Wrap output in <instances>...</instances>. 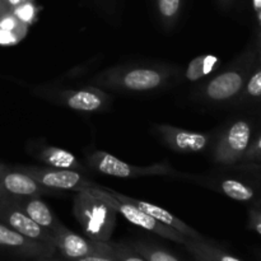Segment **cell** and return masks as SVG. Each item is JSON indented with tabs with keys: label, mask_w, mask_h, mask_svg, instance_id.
<instances>
[{
	"label": "cell",
	"mask_w": 261,
	"mask_h": 261,
	"mask_svg": "<svg viewBox=\"0 0 261 261\" xmlns=\"http://www.w3.org/2000/svg\"><path fill=\"white\" fill-rule=\"evenodd\" d=\"M0 222L28 239L54 245L53 233L32 221L19 206L13 203L10 196L7 194L0 198Z\"/></svg>",
	"instance_id": "52a82bcc"
},
{
	"label": "cell",
	"mask_w": 261,
	"mask_h": 261,
	"mask_svg": "<svg viewBox=\"0 0 261 261\" xmlns=\"http://www.w3.org/2000/svg\"><path fill=\"white\" fill-rule=\"evenodd\" d=\"M22 38L14 32H10V31L2 30L0 28V46H12L18 43Z\"/></svg>",
	"instance_id": "484cf974"
},
{
	"label": "cell",
	"mask_w": 261,
	"mask_h": 261,
	"mask_svg": "<svg viewBox=\"0 0 261 261\" xmlns=\"http://www.w3.org/2000/svg\"><path fill=\"white\" fill-rule=\"evenodd\" d=\"M66 261H115L111 255H92V256L82 257V259L75 260H66Z\"/></svg>",
	"instance_id": "83f0119b"
},
{
	"label": "cell",
	"mask_w": 261,
	"mask_h": 261,
	"mask_svg": "<svg viewBox=\"0 0 261 261\" xmlns=\"http://www.w3.org/2000/svg\"><path fill=\"white\" fill-rule=\"evenodd\" d=\"M0 249L7 250L18 256L35 260L54 256L56 252V247L54 245L28 239L19 232L5 226L2 222H0Z\"/></svg>",
	"instance_id": "ba28073f"
},
{
	"label": "cell",
	"mask_w": 261,
	"mask_h": 261,
	"mask_svg": "<svg viewBox=\"0 0 261 261\" xmlns=\"http://www.w3.org/2000/svg\"><path fill=\"white\" fill-rule=\"evenodd\" d=\"M0 28L2 30L10 31V32H14L19 36L20 38L24 37L27 35L28 25L24 23L20 22L17 17L12 13V10H7L5 13H3L0 15Z\"/></svg>",
	"instance_id": "7402d4cb"
},
{
	"label": "cell",
	"mask_w": 261,
	"mask_h": 261,
	"mask_svg": "<svg viewBox=\"0 0 261 261\" xmlns=\"http://www.w3.org/2000/svg\"><path fill=\"white\" fill-rule=\"evenodd\" d=\"M73 213L84 234L96 241L109 242L116 226L117 212L88 189L76 191Z\"/></svg>",
	"instance_id": "6da1fadb"
},
{
	"label": "cell",
	"mask_w": 261,
	"mask_h": 261,
	"mask_svg": "<svg viewBox=\"0 0 261 261\" xmlns=\"http://www.w3.org/2000/svg\"><path fill=\"white\" fill-rule=\"evenodd\" d=\"M89 167L93 168L102 175L112 177L132 178L140 176H173L177 175L175 170L167 162L155 163L152 166H133L124 161L119 160L115 155L103 150H96L87 158Z\"/></svg>",
	"instance_id": "277c9868"
},
{
	"label": "cell",
	"mask_w": 261,
	"mask_h": 261,
	"mask_svg": "<svg viewBox=\"0 0 261 261\" xmlns=\"http://www.w3.org/2000/svg\"><path fill=\"white\" fill-rule=\"evenodd\" d=\"M106 190L109 191V193L111 194L114 198H116L117 200H121V201H125V203L133 204V205L137 206L138 209L143 211L144 213L149 214L150 217L155 218L158 222H161V223H163V224H166V226L173 228L175 231H177L178 233L182 234V236L188 237V239H191V240L203 239V236H201L198 231H195L193 227L188 226L185 222H182L181 219H178L177 217L173 216L171 212L166 211V209L161 208V206H158V205H154V204H152V203H148V201H145V200H139V199H134V198H130V196L122 195V194L117 193V191H114V190H110V189H107V188H106Z\"/></svg>",
	"instance_id": "7c38bea8"
},
{
	"label": "cell",
	"mask_w": 261,
	"mask_h": 261,
	"mask_svg": "<svg viewBox=\"0 0 261 261\" xmlns=\"http://www.w3.org/2000/svg\"><path fill=\"white\" fill-rule=\"evenodd\" d=\"M54 245L66 260L82 259L92 255H111V242H102L83 237L66 228L64 224L53 233Z\"/></svg>",
	"instance_id": "5b68a950"
},
{
	"label": "cell",
	"mask_w": 261,
	"mask_h": 261,
	"mask_svg": "<svg viewBox=\"0 0 261 261\" xmlns=\"http://www.w3.org/2000/svg\"><path fill=\"white\" fill-rule=\"evenodd\" d=\"M25 2H33V0H5V3H7V5L9 9H13V8L17 7V5L23 4V3H25Z\"/></svg>",
	"instance_id": "f1b7e54d"
},
{
	"label": "cell",
	"mask_w": 261,
	"mask_h": 261,
	"mask_svg": "<svg viewBox=\"0 0 261 261\" xmlns=\"http://www.w3.org/2000/svg\"><path fill=\"white\" fill-rule=\"evenodd\" d=\"M54 98L59 103L81 112H96L106 109L110 103V96L97 87H86L79 89H64L56 92Z\"/></svg>",
	"instance_id": "9c48e42d"
},
{
	"label": "cell",
	"mask_w": 261,
	"mask_h": 261,
	"mask_svg": "<svg viewBox=\"0 0 261 261\" xmlns=\"http://www.w3.org/2000/svg\"><path fill=\"white\" fill-rule=\"evenodd\" d=\"M184 246H185L186 250L190 252L191 256L194 257V260H195V261H213L211 259V257L206 256V255L204 254L201 250H199L198 247H196V245L194 244V241L191 239L186 240V242H185V245H184Z\"/></svg>",
	"instance_id": "d4e9b609"
},
{
	"label": "cell",
	"mask_w": 261,
	"mask_h": 261,
	"mask_svg": "<svg viewBox=\"0 0 261 261\" xmlns=\"http://www.w3.org/2000/svg\"><path fill=\"white\" fill-rule=\"evenodd\" d=\"M41 162L46 163L48 167L63 168V170L86 171V167L79 162L73 153L69 150L61 149L56 147H46L38 153Z\"/></svg>",
	"instance_id": "2e32d148"
},
{
	"label": "cell",
	"mask_w": 261,
	"mask_h": 261,
	"mask_svg": "<svg viewBox=\"0 0 261 261\" xmlns=\"http://www.w3.org/2000/svg\"><path fill=\"white\" fill-rule=\"evenodd\" d=\"M88 190L91 191L93 195H96L97 198L106 201L109 205H111L112 208L117 212V214H121L127 222H130V223L134 224V226L140 227V228L143 229H147V231L158 234V236L163 237V239L171 240V241L176 242V244L185 245L188 237L182 236V234L178 233L177 231H175V229L171 228V227L158 222L157 219L150 217L149 214L144 213V212L140 211V209H138L137 206H134L133 204L117 200V199L114 198L103 186L91 188L88 189Z\"/></svg>",
	"instance_id": "3957f363"
},
{
	"label": "cell",
	"mask_w": 261,
	"mask_h": 261,
	"mask_svg": "<svg viewBox=\"0 0 261 261\" xmlns=\"http://www.w3.org/2000/svg\"><path fill=\"white\" fill-rule=\"evenodd\" d=\"M9 196L13 203L19 206L32 221L51 233L58 231L61 226L60 221L54 216L47 204L41 200L40 196Z\"/></svg>",
	"instance_id": "5bb4252c"
},
{
	"label": "cell",
	"mask_w": 261,
	"mask_h": 261,
	"mask_svg": "<svg viewBox=\"0 0 261 261\" xmlns=\"http://www.w3.org/2000/svg\"><path fill=\"white\" fill-rule=\"evenodd\" d=\"M19 168L48 190L79 191L82 189L101 186L84 177L79 171L54 167H37V166H28V167Z\"/></svg>",
	"instance_id": "8992f818"
},
{
	"label": "cell",
	"mask_w": 261,
	"mask_h": 261,
	"mask_svg": "<svg viewBox=\"0 0 261 261\" xmlns=\"http://www.w3.org/2000/svg\"><path fill=\"white\" fill-rule=\"evenodd\" d=\"M250 129L249 124L245 121H237L231 126L226 137L219 142L218 147L216 148L214 160L217 162H231L237 157L240 153L246 150L250 142Z\"/></svg>",
	"instance_id": "4fadbf2b"
},
{
	"label": "cell",
	"mask_w": 261,
	"mask_h": 261,
	"mask_svg": "<svg viewBox=\"0 0 261 261\" xmlns=\"http://www.w3.org/2000/svg\"><path fill=\"white\" fill-rule=\"evenodd\" d=\"M247 92L251 96H260L261 94V71L255 74L251 79H250L249 84H247Z\"/></svg>",
	"instance_id": "4316f807"
},
{
	"label": "cell",
	"mask_w": 261,
	"mask_h": 261,
	"mask_svg": "<svg viewBox=\"0 0 261 261\" xmlns=\"http://www.w3.org/2000/svg\"><path fill=\"white\" fill-rule=\"evenodd\" d=\"M135 252L144 257L147 261H181L173 254L168 252L167 250H163L161 247L152 246L149 244H143V242H135L130 245Z\"/></svg>",
	"instance_id": "d6986e66"
},
{
	"label": "cell",
	"mask_w": 261,
	"mask_h": 261,
	"mask_svg": "<svg viewBox=\"0 0 261 261\" xmlns=\"http://www.w3.org/2000/svg\"><path fill=\"white\" fill-rule=\"evenodd\" d=\"M99 2H101L102 4H107V5H109V4H111L112 0H99Z\"/></svg>",
	"instance_id": "836d02e7"
},
{
	"label": "cell",
	"mask_w": 261,
	"mask_h": 261,
	"mask_svg": "<svg viewBox=\"0 0 261 261\" xmlns=\"http://www.w3.org/2000/svg\"><path fill=\"white\" fill-rule=\"evenodd\" d=\"M112 244V252L111 256L115 261H147L143 256H140L138 252H135L132 249V246L122 244Z\"/></svg>",
	"instance_id": "cb8c5ba5"
},
{
	"label": "cell",
	"mask_w": 261,
	"mask_h": 261,
	"mask_svg": "<svg viewBox=\"0 0 261 261\" xmlns=\"http://www.w3.org/2000/svg\"><path fill=\"white\" fill-rule=\"evenodd\" d=\"M7 10H10L9 8H8L7 3H5V0H0V15L3 14V13H5Z\"/></svg>",
	"instance_id": "f546056e"
},
{
	"label": "cell",
	"mask_w": 261,
	"mask_h": 261,
	"mask_svg": "<svg viewBox=\"0 0 261 261\" xmlns=\"http://www.w3.org/2000/svg\"><path fill=\"white\" fill-rule=\"evenodd\" d=\"M221 189L227 196L239 201H247L254 196V191L245 184L236 180L222 181Z\"/></svg>",
	"instance_id": "ffe728a7"
},
{
	"label": "cell",
	"mask_w": 261,
	"mask_h": 261,
	"mask_svg": "<svg viewBox=\"0 0 261 261\" xmlns=\"http://www.w3.org/2000/svg\"><path fill=\"white\" fill-rule=\"evenodd\" d=\"M244 79L237 71H226L212 79L204 88V93L209 99L223 101L233 97L242 88Z\"/></svg>",
	"instance_id": "9a60e30c"
},
{
	"label": "cell",
	"mask_w": 261,
	"mask_h": 261,
	"mask_svg": "<svg viewBox=\"0 0 261 261\" xmlns=\"http://www.w3.org/2000/svg\"><path fill=\"white\" fill-rule=\"evenodd\" d=\"M255 8H261V0H254Z\"/></svg>",
	"instance_id": "d6a6232c"
},
{
	"label": "cell",
	"mask_w": 261,
	"mask_h": 261,
	"mask_svg": "<svg viewBox=\"0 0 261 261\" xmlns=\"http://www.w3.org/2000/svg\"><path fill=\"white\" fill-rule=\"evenodd\" d=\"M254 228H255V231L257 232V233L261 234V221H257L256 223H255Z\"/></svg>",
	"instance_id": "4dcf8cb0"
},
{
	"label": "cell",
	"mask_w": 261,
	"mask_h": 261,
	"mask_svg": "<svg viewBox=\"0 0 261 261\" xmlns=\"http://www.w3.org/2000/svg\"><path fill=\"white\" fill-rule=\"evenodd\" d=\"M4 195H5V193H4V190H3L2 185H0V198H3Z\"/></svg>",
	"instance_id": "e575fe53"
},
{
	"label": "cell",
	"mask_w": 261,
	"mask_h": 261,
	"mask_svg": "<svg viewBox=\"0 0 261 261\" xmlns=\"http://www.w3.org/2000/svg\"><path fill=\"white\" fill-rule=\"evenodd\" d=\"M36 261H58V260H54L53 256H50V257H41V259H36Z\"/></svg>",
	"instance_id": "1f68e13d"
},
{
	"label": "cell",
	"mask_w": 261,
	"mask_h": 261,
	"mask_svg": "<svg viewBox=\"0 0 261 261\" xmlns=\"http://www.w3.org/2000/svg\"><path fill=\"white\" fill-rule=\"evenodd\" d=\"M184 0H157L160 19L166 28H172L180 17Z\"/></svg>",
	"instance_id": "ac0fdd59"
},
{
	"label": "cell",
	"mask_w": 261,
	"mask_h": 261,
	"mask_svg": "<svg viewBox=\"0 0 261 261\" xmlns=\"http://www.w3.org/2000/svg\"><path fill=\"white\" fill-rule=\"evenodd\" d=\"M155 132L168 148L178 153L204 152L211 142L209 135L204 133L180 129L172 125H157Z\"/></svg>",
	"instance_id": "30bf717a"
},
{
	"label": "cell",
	"mask_w": 261,
	"mask_h": 261,
	"mask_svg": "<svg viewBox=\"0 0 261 261\" xmlns=\"http://www.w3.org/2000/svg\"><path fill=\"white\" fill-rule=\"evenodd\" d=\"M10 10H12L13 14H14L20 22L24 23V24L27 25L32 24V23L35 22L38 13L37 5L33 2H25L23 3V4L17 5V7H14Z\"/></svg>",
	"instance_id": "603a6c76"
},
{
	"label": "cell",
	"mask_w": 261,
	"mask_h": 261,
	"mask_svg": "<svg viewBox=\"0 0 261 261\" xmlns=\"http://www.w3.org/2000/svg\"><path fill=\"white\" fill-rule=\"evenodd\" d=\"M219 59L213 55H200L194 58L186 68L185 76L191 82H196L211 74L217 68Z\"/></svg>",
	"instance_id": "e0dca14e"
},
{
	"label": "cell",
	"mask_w": 261,
	"mask_h": 261,
	"mask_svg": "<svg viewBox=\"0 0 261 261\" xmlns=\"http://www.w3.org/2000/svg\"><path fill=\"white\" fill-rule=\"evenodd\" d=\"M0 185L7 195L41 196L48 191L19 167H9L0 163Z\"/></svg>",
	"instance_id": "8fae6325"
},
{
	"label": "cell",
	"mask_w": 261,
	"mask_h": 261,
	"mask_svg": "<svg viewBox=\"0 0 261 261\" xmlns=\"http://www.w3.org/2000/svg\"><path fill=\"white\" fill-rule=\"evenodd\" d=\"M257 148H259V149L261 150V139L259 140V143H257Z\"/></svg>",
	"instance_id": "d590c367"
},
{
	"label": "cell",
	"mask_w": 261,
	"mask_h": 261,
	"mask_svg": "<svg viewBox=\"0 0 261 261\" xmlns=\"http://www.w3.org/2000/svg\"><path fill=\"white\" fill-rule=\"evenodd\" d=\"M193 241L199 250H201L206 256L211 257L213 261H241L240 259H237V257L227 254L226 251L219 249L218 246L213 245L212 242L206 241L204 237L200 240H193Z\"/></svg>",
	"instance_id": "44dd1931"
},
{
	"label": "cell",
	"mask_w": 261,
	"mask_h": 261,
	"mask_svg": "<svg viewBox=\"0 0 261 261\" xmlns=\"http://www.w3.org/2000/svg\"><path fill=\"white\" fill-rule=\"evenodd\" d=\"M168 73L157 68L110 69L103 71L94 83L103 88L129 92H148L157 89L167 81Z\"/></svg>",
	"instance_id": "7a4b0ae2"
}]
</instances>
